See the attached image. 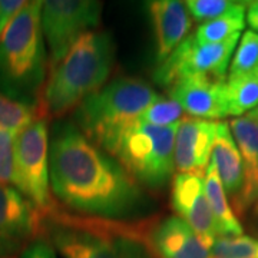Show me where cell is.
I'll list each match as a JSON object with an SVG mask.
<instances>
[{
    "instance_id": "obj_15",
    "label": "cell",
    "mask_w": 258,
    "mask_h": 258,
    "mask_svg": "<svg viewBox=\"0 0 258 258\" xmlns=\"http://www.w3.org/2000/svg\"><path fill=\"white\" fill-rule=\"evenodd\" d=\"M157 40V60L161 63L189 35L191 18L184 2L155 0L148 3Z\"/></svg>"
},
{
    "instance_id": "obj_19",
    "label": "cell",
    "mask_w": 258,
    "mask_h": 258,
    "mask_svg": "<svg viewBox=\"0 0 258 258\" xmlns=\"http://www.w3.org/2000/svg\"><path fill=\"white\" fill-rule=\"evenodd\" d=\"M228 113L240 118L258 106V66L240 75L228 76L225 82Z\"/></svg>"
},
{
    "instance_id": "obj_30",
    "label": "cell",
    "mask_w": 258,
    "mask_h": 258,
    "mask_svg": "<svg viewBox=\"0 0 258 258\" xmlns=\"http://www.w3.org/2000/svg\"><path fill=\"white\" fill-rule=\"evenodd\" d=\"M248 113H249V115H252L254 118H258V106H257V108H255V109H254V111L248 112Z\"/></svg>"
},
{
    "instance_id": "obj_5",
    "label": "cell",
    "mask_w": 258,
    "mask_h": 258,
    "mask_svg": "<svg viewBox=\"0 0 258 258\" xmlns=\"http://www.w3.org/2000/svg\"><path fill=\"white\" fill-rule=\"evenodd\" d=\"M176 128L178 123L155 126L137 120L123 131L109 155L141 186L162 189L174 178Z\"/></svg>"
},
{
    "instance_id": "obj_23",
    "label": "cell",
    "mask_w": 258,
    "mask_h": 258,
    "mask_svg": "<svg viewBox=\"0 0 258 258\" xmlns=\"http://www.w3.org/2000/svg\"><path fill=\"white\" fill-rule=\"evenodd\" d=\"M182 108L175 101L158 95L138 120L155 126H172L179 123V119H182Z\"/></svg>"
},
{
    "instance_id": "obj_28",
    "label": "cell",
    "mask_w": 258,
    "mask_h": 258,
    "mask_svg": "<svg viewBox=\"0 0 258 258\" xmlns=\"http://www.w3.org/2000/svg\"><path fill=\"white\" fill-rule=\"evenodd\" d=\"M23 258H56V254L47 241L37 238L23 251Z\"/></svg>"
},
{
    "instance_id": "obj_1",
    "label": "cell",
    "mask_w": 258,
    "mask_h": 258,
    "mask_svg": "<svg viewBox=\"0 0 258 258\" xmlns=\"http://www.w3.org/2000/svg\"><path fill=\"white\" fill-rule=\"evenodd\" d=\"M49 181L60 203L89 218H126L148 204L142 186L72 122H59L53 128Z\"/></svg>"
},
{
    "instance_id": "obj_18",
    "label": "cell",
    "mask_w": 258,
    "mask_h": 258,
    "mask_svg": "<svg viewBox=\"0 0 258 258\" xmlns=\"http://www.w3.org/2000/svg\"><path fill=\"white\" fill-rule=\"evenodd\" d=\"M204 182H205L207 200L210 204L212 218H214L217 232H218V238L242 235V227L231 208L228 198H227L221 181H220L218 172H217V168L212 162H210V165L205 171Z\"/></svg>"
},
{
    "instance_id": "obj_25",
    "label": "cell",
    "mask_w": 258,
    "mask_h": 258,
    "mask_svg": "<svg viewBox=\"0 0 258 258\" xmlns=\"http://www.w3.org/2000/svg\"><path fill=\"white\" fill-rule=\"evenodd\" d=\"M240 2L232 0H186L184 2L188 13L197 22H210L212 19H217L228 13L234 9Z\"/></svg>"
},
{
    "instance_id": "obj_9",
    "label": "cell",
    "mask_w": 258,
    "mask_h": 258,
    "mask_svg": "<svg viewBox=\"0 0 258 258\" xmlns=\"http://www.w3.org/2000/svg\"><path fill=\"white\" fill-rule=\"evenodd\" d=\"M42 214L12 185L0 184V258L25 251L37 240Z\"/></svg>"
},
{
    "instance_id": "obj_4",
    "label": "cell",
    "mask_w": 258,
    "mask_h": 258,
    "mask_svg": "<svg viewBox=\"0 0 258 258\" xmlns=\"http://www.w3.org/2000/svg\"><path fill=\"white\" fill-rule=\"evenodd\" d=\"M157 96L151 85L138 78H116L76 108L75 126L109 155L123 131Z\"/></svg>"
},
{
    "instance_id": "obj_6",
    "label": "cell",
    "mask_w": 258,
    "mask_h": 258,
    "mask_svg": "<svg viewBox=\"0 0 258 258\" xmlns=\"http://www.w3.org/2000/svg\"><path fill=\"white\" fill-rule=\"evenodd\" d=\"M13 186L42 215L55 208L49 181V129L42 116L16 135Z\"/></svg>"
},
{
    "instance_id": "obj_29",
    "label": "cell",
    "mask_w": 258,
    "mask_h": 258,
    "mask_svg": "<svg viewBox=\"0 0 258 258\" xmlns=\"http://www.w3.org/2000/svg\"><path fill=\"white\" fill-rule=\"evenodd\" d=\"M245 19H247V23H248L249 28L252 29V32L258 33V0L247 3Z\"/></svg>"
},
{
    "instance_id": "obj_3",
    "label": "cell",
    "mask_w": 258,
    "mask_h": 258,
    "mask_svg": "<svg viewBox=\"0 0 258 258\" xmlns=\"http://www.w3.org/2000/svg\"><path fill=\"white\" fill-rule=\"evenodd\" d=\"M43 2H25L0 37V92L37 106L47 55L40 25Z\"/></svg>"
},
{
    "instance_id": "obj_21",
    "label": "cell",
    "mask_w": 258,
    "mask_h": 258,
    "mask_svg": "<svg viewBox=\"0 0 258 258\" xmlns=\"http://www.w3.org/2000/svg\"><path fill=\"white\" fill-rule=\"evenodd\" d=\"M39 116L37 106L19 102L0 92V131L18 135Z\"/></svg>"
},
{
    "instance_id": "obj_27",
    "label": "cell",
    "mask_w": 258,
    "mask_h": 258,
    "mask_svg": "<svg viewBox=\"0 0 258 258\" xmlns=\"http://www.w3.org/2000/svg\"><path fill=\"white\" fill-rule=\"evenodd\" d=\"M22 0H0V37L10 23V20L23 6Z\"/></svg>"
},
{
    "instance_id": "obj_24",
    "label": "cell",
    "mask_w": 258,
    "mask_h": 258,
    "mask_svg": "<svg viewBox=\"0 0 258 258\" xmlns=\"http://www.w3.org/2000/svg\"><path fill=\"white\" fill-rule=\"evenodd\" d=\"M258 66V33L247 30L240 39L234 57L230 63V75H240L249 72Z\"/></svg>"
},
{
    "instance_id": "obj_22",
    "label": "cell",
    "mask_w": 258,
    "mask_h": 258,
    "mask_svg": "<svg viewBox=\"0 0 258 258\" xmlns=\"http://www.w3.org/2000/svg\"><path fill=\"white\" fill-rule=\"evenodd\" d=\"M211 258H258V240L248 235L220 237L212 244Z\"/></svg>"
},
{
    "instance_id": "obj_11",
    "label": "cell",
    "mask_w": 258,
    "mask_h": 258,
    "mask_svg": "<svg viewBox=\"0 0 258 258\" xmlns=\"http://www.w3.org/2000/svg\"><path fill=\"white\" fill-rule=\"evenodd\" d=\"M227 79L208 75H194L179 79L168 88V95L182 111L200 119H224L228 113Z\"/></svg>"
},
{
    "instance_id": "obj_7",
    "label": "cell",
    "mask_w": 258,
    "mask_h": 258,
    "mask_svg": "<svg viewBox=\"0 0 258 258\" xmlns=\"http://www.w3.org/2000/svg\"><path fill=\"white\" fill-rule=\"evenodd\" d=\"M102 2L46 0L42 5L40 25L49 49V68L59 63L75 42L101 23Z\"/></svg>"
},
{
    "instance_id": "obj_10",
    "label": "cell",
    "mask_w": 258,
    "mask_h": 258,
    "mask_svg": "<svg viewBox=\"0 0 258 258\" xmlns=\"http://www.w3.org/2000/svg\"><path fill=\"white\" fill-rule=\"evenodd\" d=\"M204 178V174L197 172H176L172 178L171 205L178 217L211 248L218 238V232L207 200Z\"/></svg>"
},
{
    "instance_id": "obj_2",
    "label": "cell",
    "mask_w": 258,
    "mask_h": 258,
    "mask_svg": "<svg viewBox=\"0 0 258 258\" xmlns=\"http://www.w3.org/2000/svg\"><path fill=\"white\" fill-rule=\"evenodd\" d=\"M115 64L109 33L91 30L75 42L63 59L49 68L37 102L39 115L57 119L76 109L88 96L103 88Z\"/></svg>"
},
{
    "instance_id": "obj_20",
    "label": "cell",
    "mask_w": 258,
    "mask_h": 258,
    "mask_svg": "<svg viewBox=\"0 0 258 258\" xmlns=\"http://www.w3.org/2000/svg\"><path fill=\"white\" fill-rule=\"evenodd\" d=\"M245 12L247 3H238L234 9L212 19L210 22L201 23L192 36L198 43H220L225 39L240 33L245 28Z\"/></svg>"
},
{
    "instance_id": "obj_31",
    "label": "cell",
    "mask_w": 258,
    "mask_h": 258,
    "mask_svg": "<svg viewBox=\"0 0 258 258\" xmlns=\"http://www.w3.org/2000/svg\"><path fill=\"white\" fill-rule=\"evenodd\" d=\"M251 116H252V115H251ZM257 119H258V118H257Z\"/></svg>"
},
{
    "instance_id": "obj_16",
    "label": "cell",
    "mask_w": 258,
    "mask_h": 258,
    "mask_svg": "<svg viewBox=\"0 0 258 258\" xmlns=\"http://www.w3.org/2000/svg\"><path fill=\"white\" fill-rule=\"evenodd\" d=\"M230 129L240 149L244 171V188L237 211L254 208L258 212V119L249 113L234 118Z\"/></svg>"
},
{
    "instance_id": "obj_14",
    "label": "cell",
    "mask_w": 258,
    "mask_h": 258,
    "mask_svg": "<svg viewBox=\"0 0 258 258\" xmlns=\"http://www.w3.org/2000/svg\"><path fill=\"white\" fill-rule=\"evenodd\" d=\"M148 240L159 258H211V248L178 215L152 218Z\"/></svg>"
},
{
    "instance_id": "obj_26",
    "label": "cell",
    "mask_w": 258,
    "mask_h": 258,
    "mask_svg": "<svg viewBox=\"0 0 258 258\" xmlns=\"http://www.w3.org/2000/svg\"><path fill=\"white\" fill-rule=\"evenodd\" d=\"M15 139L12 132L0 131V184L15 182Z\"/></svg>"
},
{
    "instance_id": "obj_8",
    "label": "cell",
    "mask_w": 258,
    "mask_h": 258,
    "mask_svg": "<svg viewBox=\"0 0 258 258\" xmlns=\"http://www.w3.org/2000/svg\"><path fill=\"white\" fill-rule=\"evenodd\" d=\"M238 42L240 33L220 43H198L189 35L165 60L158 63L154 71V81L168 89L179 79L194 75L225 79L231 56Z\"/></svg>"
},
{
    "instance_id": "obj_12",
    "label": "cell",
    "mask_w": 258,
    "mask_h": 258,
    "mask_svg": "<svg viewBox=\"0 0 258 258\" xmlns=\"http://www.w3.org/2000/svg\"><path fill=\"white\" fill-rule=\"evenodd\" d=\"M47 234L63 258H118L111 244L99 234L75 222L72 215L53 208L46 214Z\"/></svg>"
},
{
    "instance_id": "obj_17",
    "label": "cell",
    "mask_w": 258,
    "mask_h": 258,
    "mask_svg": "<svg viewBox=\"0 0 258 258\" xmlns=\"http://www.w3.org/2000/svg\"><path fill=\"white\" fill-rule=\"evenodd\" d=\"M211 158L225 195L232 200V204L237 210L244 188V171L240 149L234 141L230 125L227 122H217Z\"/></svg>"
},
{
    "instance_id": "obj_13",
    "label": "cell",
    "mask_w": 258,
    "mask_h": 258,
    "mask_svg": "<svg viewBox=\"0 0 258 258\" xmlns=\"http://www.w3.org/2000/svg\"><path fill=\"white\" fill-rule=\"evenodd\" d=\"M217 122L184 116L179 120L174 142V162L178 172L204 174L210 165Z\"/></svg>"
}]
</instances>
